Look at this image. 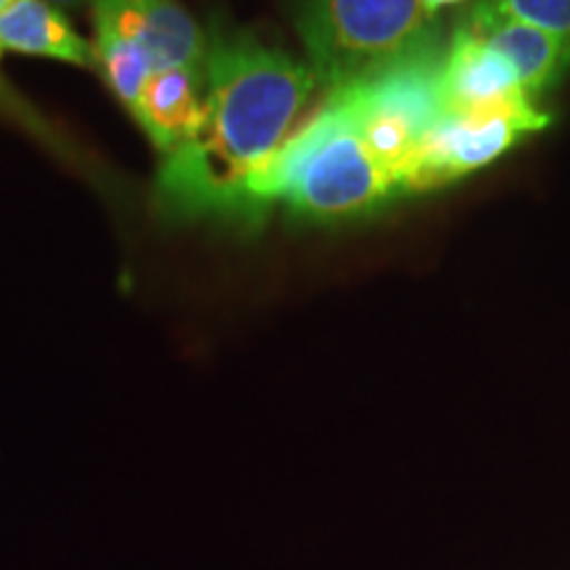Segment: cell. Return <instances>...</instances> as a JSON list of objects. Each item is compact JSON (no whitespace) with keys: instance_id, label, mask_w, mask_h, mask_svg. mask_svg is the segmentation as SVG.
<instances>
[{"instance_id":"obj_11","label":"cell","mask_w":570,"mask_h":570,"mask_svg":"<svg viewBox=\"0 0 570 570\" xmlns=\"http://www.w3.org/2000/svg\"><path fill=\"white\" fill-rule=\"evenodd\" d=\"M96 56L106 85L132 111L146 82L156 75L151 56L135 42L109 32H96Z\"/></svg>"},{"instance_id":"obj_15","label":"cell","mask_w":570,"mask_h":570,"mask_svg":"<svg viewBox=\"0 0 570 570\" xmlns=\"http://www.w3.org/2000/svg\"><path fill=\"white\" fill-rule=\"evenodd\" d=\"M13 3H17V0H0V13H3V11H9Z\"/></svg>"},{"instance_id":"obj_13","label":"cell","mask_w":570,"mask_h":570,"mask_svg":"<svg viewBox=\"0 0 570 570\" xmlns=\"http://www.w3.org/2000/svg\"><path fill=\"white\" fill-rule=\"evenodd\" d=\"M420 3H423V9H425V13H436V11H441V9H446V6H454V3H462V0H420Z\"/></svg>"},{"instance_id":"obj_7","label":"cell","mask_w":570,"mask_h":570,"mask_svg":"<svg viewBox=\"0 0 570 570\" xmlns=\"http://www.w3.org/2000/svg\"><path fill=\"white\" fill-rule=\"evenodd\" d=\"M441 92H444L446 111H479L537 104L525 92L515 67L462 24L454 30L444 53Z\"/></svg>"},{"instance_id":"obj_10","label":"cell","mask_w":570,"mask_h":570,"mask_svg":"<svg viewBox=\"0 0 570 570\" xmlns=\"http://www.w3.org/2000/svg\"><path fill=\"white\" fill-rule=\"evenodd\" d=\"M0 51L46 56L75 67L96 69L98 56L71 21L46 0H17L0 13Z\"/></svg>"},{"instance_id":"obj_16","label":"cell","mask_w":570,"mask_h":570,"mask_svg":"<svg viewBox=\"0 0 570 570\" xmlns=\"http://www.w3.org/2000/svg\"><path fill=\"white\" fill-rule=\"evenodd\" d=\"M0 53H3V51H0Z\"/></svg>"},{"instance_id":"obj_8","label":"cell","mask_w":570,"mask_h":570,"mask_svg":"<svg viewBox=\"0 0 570 570\" xmlns=\"http://www.w3.org/2000/svg\"><path fill=\"white\" fill-rule=\"evenodd\" d=\"M460 24L515 67L520 82L533 101L547 88H552L562 71L570 67V56L558 40L494 9L491 0L473 6Z\"/></svg>"},{"instance_id":"obj_9","label":"cell","mask_w":570,"mask_h":570,"mask_svg":"<svg viewBox=\"0 0 570 570\" xmlns=\"http://www.w3.org/2000/svg\"><path fill=\"white\" fill-rule=\"evenodd\" d=\"M204 67H177L156 71L130 114L164 159L196 138L204 122Z\"/></svg>"},{"instance_id":"obj_12","label":"cell","mask_w":570,"mask_h":570,"mask_svg":"<svg viewBox=\"0 0 570 570\" xmlns=\"http://www.w3.org/2000/svg\"><path fill=\"white\" fill-rule=\"evenodd\" d=\"M491 6L547 32L570 56V0H491Z\"/></svg>"},{"instance_id":"obj_6","label":"cell","mask_w":570,"mask_h":570,"mask_svg":"<svg viewBox=\"0 0 570 570\" xmlns=\"http://www.w3.org/2000/svg\"><path fill=\"white\" fill-rule=\"evenodd\" d=\"M96 32L119 35L151 56L156 71L204 67L206 38L177 0H96Z\"/></svg>"},{"instance_id":"obj_1","label":"cell","mask_w":570,"mask_h":570,"mask_svg":"<svg viewBox=\"0 0 570 570\" xmlns=\"http://www.w3.org/2000/svg\"><path fill=\"white\" fill-rule=\"evenodd\" d=\"M204 75V122L194 140L164 156L156 204L183 219L259 227L252 180L304 125L320 80L309 63L219 17L206 35Z\"/></svg>"},{"instance_id":"obj_2","label":"cell","mask_w":570,"mask_h":570,"mask_svg":"<svg viewBox=\"0 0 570 570\" xmlns=\"http://www.w3.org/2000/svg\"><path fill=\"white\" fill-rule=\"evenodd\" d=\"M399 196L396 183L373 159L338 90H331L281 154L252 180L256 217L285 204L304 223L362 219Z\"/></svg>"},{"instance_id":"obj_4","label":"cell","mask_w":570,"mask_h":570,"mask_svg":"<svg viewBox=\"0 0 570 570\" xmlns=\"http://www.w3.org/2000/svg\"><path fill=\"white\" fill-rule=\"evenodd\" d=\"M444 53L436 46L365 82L338 90L362 142L402 196L420 146L446 114L441 92Z\"/></svg>"},{"instance_id":"obj_5","label":"cell","mask_w":570,"mask_h":570,"mask_svg":"<svg viewBox=\"0 0 570 570\" xmlns=\"http://www.w3.org/2000/svg\"><path fill=\"white\" fill-rule=\"evenodd\" d=\"M547 125L550 114L539 111L537 104L446 111L420 146L415 164L404 180V196L425 194L489 167L499 156L508 154L518 138L544 130Z\"/></svg>"},{"instance_id":"obj_3","label":"cell","mask_w":570,"mask_h":570,"mask_svg":"<svg viewBox=\"0 0 570 570\" xmlns=\"http://www.w3.org/2000/svg\"><path fill=\"white\" fill-rule=\"evenodd\" d=\"M298 32L327 92L439 46V27L420 0H304Z\"/></svg>"},{"instance_id":"obj_14","label":"cell","mask_w":570,"mask_h":570,"mask_svg":"<svg viewBox=\"0 0 570 570\" xmlns=\"http://www.w3.org/2000/svg\"><path fill=\"white\" fill-rule=\"evenodd\" d=\"M46 3L56 6V9H80V6L96 3V0H46Z\"/></svg>"}]
</instances>
